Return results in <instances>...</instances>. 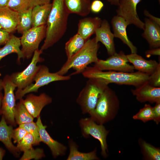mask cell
<instances>
[{
    "mask_svg": "<svg viewBox=\"0 0 160 160\" xmlns=\"http://www.w3.org/2000/svg\"><path fill=\"white\" fill-rule=\"evenodd\" d=\"M46 25V36L40 50L47 49L57 42L65 33L69 14L66 9L63 0H53Z\"/></svg>",
    "mask_w": 160,
    "mask_h": 160,
    "instance_id": "6da1fadb",
    "label": "cell"
},
{
    "mask_svg": "<svg viewBox=\"0 0 160 160\" xmlns=\"http://www.w3.org/2000/svg\"><path fill=\"white\" fill-rule=\"evenodd\" d=\"M85 78L102 80L107 84L115 83L120 85H132L135 87L148 81L149 76L139 72L131 73L100 70L94 66H87L82 73Z\"/></svg>",
    "mask_w": 160,
    "mask_h": 160,
    "instance_id": "7a4b0ae2",
    "label": "cell"
},
{
    "mask_svg": "<svg viewBox=\"0 0 160 160\" xmlns=\"http://www.w3.org/2000/svg\"><path fill=\"white\" fill-rule=\"evenodd\" d=\"M100 45L94 37L89 39L83 46L74 54L56 72L59 75H64L73 68L75 70L70 76L82 73L87 66L92 63H96L98 60L97 54Z\"/></svg>",
    "mask_w": 160,
    "mask_h": 160,
    "instance_id": "3957f363",
    "label": "cell"
},
{
    "mask_svg": "<svg viewBox=\"0 0 160 160\" xmlns=\"http://www.w3.org/2000/svg\"><path fill=\"white\" fill-rule=\"evenodd\" d=\"M119 107L116 95L107 86L100 97L95 109L89 114L90 117L97 123L103 125L115 118Z\"/></svg>",
    "mask_w": 160,
    "mask_h": 160,
    "instance_id": "277c9868",
    "label": "cell"
},
{
    "mask_svg": "<svg viewBox=\"0 0 160 160\" xmlns=\"http://www.w3.org/2000/svg\"><path fill=\"white\" fill-rule=\"evenodd\" d=\"M108 85L102 80L89 79L76 100L83 114H89L93 111L100 97Z\"/></svg>",
    "mask_w": 160,
    "mask_h": 160,
    "instance_id": "5b68a950",
    "label": "cell"
},
{
    "mask_svg": "<svg viewBox=\"0 0 160 160\" xmlns=\"http://www.w3.org/2000/svg\"><path fill=\"white\" fill-rule=\"evenodd\" d=\"M70 75H60L57 72L51 73L46 66L40 65L39 69L33 80L34 84L32 83L25 88L18 89L15 93L16 100H20L26 94L31 92H37L41 87L47 85L52 82L62 81H67L70 79Z\"/></svg>",
    "mask_w": 160,
    "mask_h": 160,
    "instance_id": "8992f818",
    "label": "cell"
},
{
    "mask_svg": "<svg viewBox=\"0 0 160 160\" xmlns=\"http://www.w3.org/2000/svg\"><path fill=\"white\" fill-rule=\"evenodd\" d=\"M2 80L4 94L0 115L4 117L7 124L15 126L16 123L15 119L14 113L16 100L14 90L16 87L12 82L9 75H6Z\"/></svg>",
    "mask_w": 160,
    "mask_h": 160,
    "instance_id": "52a82bcc",
    "label": "cell"
},
{
    "mask_svg": "<svg viewBox=\"0 0 160 160\" xmlns=\"http://www.w3.org/2000/svg\"><path fill=\"white\" fill-rule=\"evenodd\" d=\"M79 124L82 136L88 138L91 136L98 140L100 144L101 154L106 158L108 156L107 137L109 131L103 124L97 123L90 117L81 119Z\"/></svg>",
    "mask_w": 160,
    "mask_h": 160,
    "instance_id": "ba28073f",
    "label": "cell"
},
{
    "mask_svg": "<svg viewBox=\"0 0 160 160\" xmlns=\"http://www.w3.org/2000/svg\"><path fill=\"white\" fill-rule=\"evenodd\" d=\"M46 25L32 27L22 34L20 38L21 51L24 58H31L39 45L45 38Z\"/></svg>",
    "mask_w": 160,
    "mask_h": 160,
    "instance_id": "9c48e42d",
    "label": "cell"
},
{
    "mask_svg": "<svg viewBox=\"0 0 160 160\" xmlns=\"http://www.w3.org/2000/svg\"><path fill=\"white\" fill-rule=\"evenodd\" d=\"M42 52L40 49L35 51L31 63L25 69L22 71L13 73L10 75L12 81L17 89H23L33 81V79L40 65H37V63L44 60L40 56Z\"/></svg>",
    "mask_w": 160,
    "mask_h": 160,
    "instance_id": "30bf717a",
    "label": "cell"
},
{
    "mask_svg": "<svg viewBox=\"0 0 160 160\" xmlns=\"http://www.w3.org/2000/svg\"><path fill=\"white\" fill-rule=\"evenodd\" d=\"M129 62L126 55L122 51L116 52L106 60L99 59L94 66L101 71H112L131 73L134 72V68Z\"/></svg>",
    "mask_w": 160,
    "mask_h": 160,
    "instance_id": "8fae6325",
    "label": "cell"
},
{
    "mask_svg": "<svg viewBox=\"0 0 160 160\" xmlns=\"http://www.w3.org/2000/svg\"><path fill=\"white\" fill-rule=\"evenodd\" d=\"M142 0H119L117 15L124 18L129 25L133 24L143 30L144 23L139 18L137 12V6Z\"/></svg>",
    "mask_w": 160,
    "mask_h": 160,
    "instance_id": "7c38bea8",
    "label": "cell"
},
{
    "mask_svg": "<svg viewBox=\"0 0 160 160\" xmlns=\"http://www.w3.org/2000/svg\"><path fill=\"white\" fill-rule=\"evenodd\" d=\"M20 100L34 118L39 116L42 109L52 101V97L44 93L38 96L30 94L25 99L22 98Z\"/></svg>",
    "mask_w": 160,
    "mask_h": 160,
    "instance_id": "4fadbf2b",
    "label": "cell"
},
{
    "mask_svg": "<svg viewBox=\"0 0 160 160\" xmlns=\"http://www.w3.org/2000/svg\"><path fill=\"white\" fill-rule=\"evenodd\" d=\"M36 122L38 126L41 142L46 144L49 148L52 155L54 158L65 155L67 148L61 143L53 139L46 130L47 127L44 125L39 116Z\"/></svg>",
    "mask_w": 160,
    "mask_h": 160,
    "instance_id": "5bb4252c",
    "label": "cell"
},
{
    "mask_svg": "<svg viewBox=\"0 0 160 160\" xmlns=\"http://www.w3.org/2000/svg\"><path fill=\"white\" fill-rule=\"evenodd\" d=\"M131 92L136 99L141 103L146 102L151 103L160 102V87H155L148 81L132 89Z\"/></svg>",
    "mask_w": 160,
    "mask_h": 160,
    "instance_id": "9a60e30c",
    "label": "cell"
},
{
    "mask_svg": "<svg viewBox=\"0 0 160 160\" xmlns=\"http://www.w3.org/2000/svg\"><path fill=\"white\" fill-rule=\"evenodd\" d=\"M95 34L96 41L101 42L105 46L109 55L111 56L116 52L114 41V36L111 31L110 24L107 20H102Z\"/></svg>",
    "mask_w": 160,
    "mask_h": 160,
    "instance_id": "2e32d148",
    "label": "cell"
},
{
    "mask_svg": "<svg viewBox=\"0 0 160 160\" xmlns=\"http://www.w3.org/2000/svg\"><path fill=\"white\" fill-rule=\"evenodd\" d=\"M111 23L114 37L120 39L129 48L131 53H137V49L129 40L127 35L126 28L129 25L126 20L122 17L117 15L112 18Z\"/></svg>",
    "mask_w": 160,
    "mask_h": 160,
    "instance_id": "e0dca14e",
    "label": "cell"
},
{
    "mask_svg": "<svg viewBox=\"0 0 160 160\" xmlns=\"http://www.w3.org/2000/svg\"><path fill=\"white\" fill-rule=\"evenodd\" d=\"M126 56L134 69L149 76L153 73L160 65L155 60H146L137 53H131Z\"/></svg>",
    "mask_w": 160,
    "mask_h": 160,
    "instance_id": "ac0fdd59",
    "label": "cell"
},
{
    "mask_svg": "<svg viewBox=\"0 0 160 160\" xmlns=\"http://www.w3.org/2000/svg\"><path fill=\"white\" fill-rule=\"evenodd\" d=\"M142 36L147 41L150 49L160 47V25L148 18L144 19Z\"/></svg>",
    "mask_w": 160,
    "mask_h": 160,
    "instance_id": "d6986e66",
    "label": "cell"
},
{
    "mask_svg": "<svg viewBox=\"0 0 160 160\" xmlns=\"http://www.w3.org/2000/svg\"><path fill=\"white\" fill-rule=\"evenodd\" d=\"M102 20L99 17H87L79 20L77 33L84 39L87 40L95 33L96 30L101 25Z\"/></svg>",
    "mask_w": 160,
    "mask_h": 160,
    "instance_id": "ffe728a7",
    "label": "cell"
},
{
    "mask_svg": "<svg viewBox=\"0 0 160 160\" xmlns=\"http://www.w3.org/2000/svg\"><path fill=\"white\" fill-rule=\"evenodd\" d=\"M13 126L8 125L4 117L2 116L0 121V141L15 156L19 157L20 151L12 141Z\"/></svg>",
    "mask_w": 160,
    "mask_h": 160,
    "instance_id": "44dd1931",
    "label": "cell"
},
{
    "mask_svg": "<svg viewBox=\"0 0 160 160\" xmlns=\"http://www.w3.org/2000/svg\"><path fill=\"white\" fill-rule=\"evenodd\" d=\"M18 12L8 7H0V25L10 33L16 30Z\"/></svg>",
    "mask_w": 160,
    "mask_h": 160,
    "instance_id": "7402d4cb",
    "label": "cell"
},
{
    "mask_svg": "<svg viewBox=\"0 0 160 160\" xmlns=\"http://www.w3.org/2000/svg\"><path fill=\"white\" fill-rule=\"evenodd\" d=\"M64 7L70 14L84 17L90 13V0H63Z\"/></svg>",
    "mask_w": 160,
    "mask_h": 160,
    "instance_id": "603a6c76",
    "label": "cell"
},
{
    "mask_svg": "<svg viewBox=\"0 0 160 160\" xmlns=\"http://www.w3.org/2000/svg\"><path fill=\"white\" fill-rule=\"evenodd\" d=\"M52 7L49 3L34 7L32 11V27L46 25Z\"/></svg>",
    "mask_w": 160,
    "mask_h": 160,
    "instance_id": "cb8c5ba5",
    "label": "cell"
},
{
    "mask_svg": "<svg viewBox=\"0 0 160 160\" xmlns=\"http://www.w3.org/2000/svg\"><path fill=\"white\" fill-rule=\"evenodd\" d=\"M20 38L13 35H10L8 41L2 47L0 48V61L7 55L16 53L17 56V62L20 63V59L24 58L20 49Z\"/></svg>",
    "mask_w": 160,
    "mask_h": 160,
    "instance_id": "d4e9b609",
    "label": "cell"
},
{
    "mask_svg": "<svg viewBox=\"0 0 160 160\" xmlns=\"http://www.w3.org/2000/svg\"><path fill=\"white\" fill-rule=\"evenodd\" d=\"M69 148V154L67 160H99L97 155V149L88 153H83L79 151L78 145L72 140L68 141Z\"/></svg>",
    "mask_w": 160,
    "mask_h": 160,
    "instance_id": "484cf974",
    "label": "cell"
},
{
    "mask_svg": "<svg viewBox=\"0 0 160 160\" xmlns=\"http://www.w3.org/2000/svg\"><path fill=\"white\" fill-rule=\"evenodd\" d=\"M87 40L84 39L77 33L71 37L65 45V50L67 59L79 50Z\"/></svg>",
    "mask_w": 160,
    "mask_h": 160,
    "instance_id": "4316f807",
    "label": "cell"
},
{
    "mask_svg": "<svg viewBox=\"0 0 160 160\" xmlns=\"http://www.w3.org/2000/svg\"><path fill=\"white\" fill-rule=\"evenodd\" d=\"M32 8L18 12L16 28L18 33L23 34L32 27Z\"/></svg>",
    "mask_w": 160,
    "mask_h": 160,
    "instance_id": "83f0119b",
    "label": "cell"
},
{
    "mask_svg": "<svg viewBox=\"0 0 160 160\" xmlns=\"http://www.w3.org/2000/svg\"><path fill=\"white\" fill-rule=\"evenodd\" d=\"M138 143L142 154L145 160H160V149L140 138Z\"/></svg>",
    "mask_w": 160,
    "mask_h": 160,
    "instance_id": "f1b7e54d",
    "label": "cell"
},
{
    "mask_svg": "<svg viewBox=\"0 0 160 160\" xmlns=\"http://www.w3.org/2000/svg\"><path fill=\"white\" fill-rule=\"evenodd\" d=\"M16 104L14 118L16 124L19 125L33 121V117L29 112L20 100Z\"/></svg>",
    "mask_w": 160,
    "mask_h": 160,
    "instance_id": "f546056e",
    "label": "cell"
},
{
    "mask_svg": "<svg viewBox=\"0 0 160 160\" xmlns=\"http://www.w3.org/2000/svg\"><path fill=\"white\" fill-rule=\"evenodd\" d=\"M132 118L135 120L141 121L145 123L153 120L154 113L153 108L149 104H145L144 106L133 116Z\"/></svg>",
    "mask_w": 160,
    "mask_h": 160,
    "instance_id": "4dcf8cb0",
    "label": "cell"
},
{
    "mask_svg": "<svg viewBox=\"0 0 160 160\" xmlns=\"http://www.w3.org/2000/svg\"><path fill=\"white\" fill-rule=\"evenodd\" d=\"M31 135L34 139L33 145H38L41 142L39 129L36 123L33 121L19 125Z\"/></svg>",
    "mask_w": 160,
    "mask_h": 160,
    "instance_id": "1f68e13d",
    "label": "cell"
},
{
    "mask_svg": "<svg viewBox=\"0 0 160 160\" xmlns=\"http://www.w3.org/2000/svg\"><path fill=\"white\" fill-rule=\"evenodd\" d=\"M7 7L15 11L20 12L31 8L30 1V0H9Z\"/></svg>",
    "mask_w": 160,
    "mask_h": 160,
    "instance_id": "d6a6232c",
    "label": "cell"
},
{
    "mask_svg": "<svg viewBox=\"0 0 160 160\" xmlns=\"http://www.w3.org/2000/svg\"><path fill=\"white\" fill-rule=\"evenodd\" d=\"M45 156L44 150L40 148L34 149L33 147L24 152L20 160H38Z\"/></svg>",
    "mask_w": 160,
    "mask_h": 160,
    "instance_id": "836d02e7",
    "label": "cell"
},
{
    "mask_svg": "<svg viewBox=\"0 0 160 160\" xmlns=\"http://www.w3.org/2000/svg\"><path fill=\"white\" fill-rule=\"evenodd\" d=\"M34 142V139L33 136L28 133L17 143L16 146L20 151L24 152L32 148Z\"/></svg>",
    "mask_w": 160,
    "mask_h": 160,
    "instance_id": "e575fe53",
    "label": "cell"
},
{
    "mask_svg": "<svg viewBox=\"0 0 160 160\" xmlns=\"http://www.w3.org/2000/svg\"><path fill=\"white\" fill-rule=\"evenodd\" d=\"M148 83L155 87H160V65L151 75L149 76Z\"/></svg>",
    "mask_w": 160,
    "mask_h": 160,
    "instance_id": "d590c367",
    "label": "cell"
},
{
    "mask_svg": "<svg viewBox=\"0 0 160 160\" xmlns=\"http://www.w3.org/2000/svg\"><path fill=\"white\" fill-rule=\"evenodd\" d=\"M28 133L23 128L19 126L13 129L12 134V138L14 143H18Z\"/></svg>",
    "mask_w": 160,
    "mask_h": 160,
    "instance_id": "8d00e7d4",
    "label": "cell"
},
{
    "mask_svg": "<svg viewBox=\"0 0 160 160\" xmlns=\"http://www.w3.org/2000/svg\"><path fill=\"white\" fill-rule=\"evenodd\" d=\"M104 6L103 2L100 0H94L91 3L90 10L92 12L98 13L100 12Z\"/></svg>",
    "mask_w": 160,
    "mask_h": 160,
    "instance_id": "74e56055",
    "label": "cell"
},
{
    "mask_svg": "<svg viewBox=\"0 0 160 160\" xmlns=\"http://www.w3.org/2000/svg\"><path fill=\"white\" fill-rule=\"evenodd\" d=\"M10 33L2 28H0V46L5 45L10 39Z\"/></svg>",
    "mask_w": 160,
    "mask_h": 160,
    "instance_id": "f35d334b",
    "label": "cell"
},
{
    "mask_svg": "<svg viewBox=\"0 0 160 160\" xmlns=\"http://www.w3.org/2000/svg\"><path fill=\"white\" fill-rule=\"evenodd\" d=\"M153 108L154 118L153 121L156 124L160 121V102L156 103V105Z\"/></svg>",
    "mask_w": 160,
    "mask_h": 160,
    "instance_id": "ab89813d",
    "label": "cell"
},
{
    "mask_svg": "<svg viewBox=\"0 0 160 160\" xmlns=\"http://www.w3.org/2000/svg\"><path fill=\"white\" fill-rule=\"evenodd\" d=\"M51 0H30L31 7L33 8L38 5H43L50 3Z\"/></svg>",
    "mask_w": 160,
    "mask_h": 160,
    "instance_id": "60d3db41",
    "label": "cell"
},
{
    "mask_svg": "<svg viewBox=\"0 0 160 160\" xmlns=\"http://www.w3.org/2000/svg\"><path fill=\"white\" fill-rule=\"evenodd\" d=\"M147 57L151 55L160 56V47L151 49L145 52Z\"/></svg>",
    "mask_w": 160,
    "mask_h": 160,
    "instance_id": "b9f144b4",
    "label": "cell"
},
{
    "mask_svg": "<svg viewBox=\"0 0 160 160\" xmlns=\"http://www.w3.org/2000/svg\"><path fill=\"white\" fill-rule=\"evenodd\" d=\"M144 14L145 16L149 18L148 19L160 25V20L159 18L156 17L152 15L146 10L144 11Z\"/></svg>",
    "mask_w": 160,
    "mask_h": 160,
    "instance_id": "7bdbcfd3",
    "label": "cell"
},
{
    "mask_svg": "<svg viewBox=\"0 0 160 160\" xmlns=\"http://www.w3.org/2000/svg\"><path fill=\"white\" fill-rule=\"evenodd\" d=\"M9 0H0V7L7 6Z\"/></svg>",
    "mask_w": 160,
    "mask_h": 160,
    "instance_id": "ee69618b",
    "label": "cell"
},
{
    "mask_svg": "<svg viewBox=\"0 0 160 160\" xmlns=\"http://www.w3.org/2000/svg\"><path fill=\"white\" fill-rule=\"evenodd\" d=\"M5 153V151L2 148L0 147V160H2Z\"/></svg>",
    "mask_w": 160,
    "mask_h": 160,
    "instance_id": "f6af8a7d",
    "label": "cell"
},
{
    "mask_svg": "<svg viewBox=\"0 0 160 160\" xmlns=\"http://www.w3.org/2000/svg\"><path fill=\"white\" fill-rule=\"evenodd\" d=\"M119 0H111L110 2L111 4L118 6Z\"/></svg>",
    "mask_w": 160,
    "mask_h": 160,
    "instance_id": "bcb514c9",
    "label": "cell"
},
{
    "mask_svg": "<svg viewBox=\"0 0 160 160\" xmlns=\"http://www.w3.org/2000/svg\"><path fill=\"white\" fill-rule=\"evenodd\" d=\"M3 94L1 91H0V110L1 107L2 101L3 98Z\"/></svg>",
    "mask_w": 160,
    "mask_h": 160,
    "instance_id": "7dc6e473",
    "label": "cell"
},
{
    "mask_svg": "<svg viewBox=\"0 0 160 160\" xmlns=\"http://www.w3.org/2000/svg\"><path fill=\"white\" fill-rule=\"evenodd\" d=\"M3 89V80L2 79H0V91H1Z\"/></svg>",
    "mask_w": 160,
    "mask_h": 160,
    "instance_id": "c3c4849f",
    "label": "cell"
},
{
    "mask_svg": "<svg viewBox=\"0 0 160 160\" xmlns=\"http://www.w3.org/2000/svg\"><path fill=\"white\" fill-rule=\"evenodd\" d=\"M108 0V1L110 2V1H111V0Z\"/></svg>",
    "mask_w": 160,
    "mask_h": 160,
    "instance_id": "681fc988",
    "label": "cell"
},
{
    "mask_svg": "<svg viewBox=\"0 0 160 160\" xmlns=\"http://www.w3.org/2000/svg\"><path fill=\"white\" fill-rule=\"evenodd\" d=\"M1 28V26L0 25V28Z\"/></svg>",
    "mask_w": 160,
    "mask_h": 160,
    "instance_id": "f907efd6",
    "label": "cell"
}]
</instances>
